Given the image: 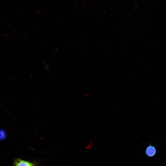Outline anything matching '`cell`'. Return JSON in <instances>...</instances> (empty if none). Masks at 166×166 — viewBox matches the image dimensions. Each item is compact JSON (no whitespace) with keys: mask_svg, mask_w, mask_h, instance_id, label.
I'll return each mask as SVG.
<instances>
[{"mask_svg":"<svg viewBox=\"0 0 166 166\" xmlns=\"http://www.w3.org/2000/svg\"><path fill=\"white\" fill-rule=\"evenodd\" d=\"M13 164L14 166H35L33 163L19 158L15 159Z\"/></svg>","mask_w":166,"mask_h":166,"instance_id":"1","label":"cell"},{"mask_svg":"<svg viewBox=\"0 0 166 166\" xmlns=\"http://www.w3.org/2000/svg\"><path fill=\"white\" fill-rule=\"evenodd\" d=\"M156 152L155 147L152 144L149 145L146 148L145 153L146 155L149 157L154 156Z\"/></svg>","mask_w":166,"mask_h":166,"instance_id":"2","label":"cell"}]
</instances>
